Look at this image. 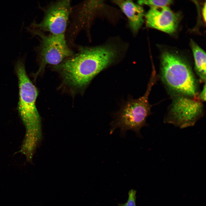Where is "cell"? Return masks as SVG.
I'll use <instances>...</instances> for the list:
<instances>
[{"instance_id": "5", "label": "cell", "mask_w": 206, "mask_h": 206, "mask_svg": "<svg viewBox=\"0 0 206 206\" xmlns=\"http://www.w3.org/2000/svg\"><path fill=\"white\" fill-rule=\"evenodd\" d=\"M180 95L174 99L164 119L165 123L181 128L193 126L203 115V106L197 97Z\"/></svg>"}, {"instance_id": "11", "label": "cell", "mask_w": 206, "mask_h": 206, "mask_svg": "<svg viewBox=\"0 0 206 206\" xmlns=\"http://www.w3.org/2000/svg\"><path fill=\"white\" fill-rule=\"evenodd\" d=\"M190 44L194 58L196 71L201 80L205 82L206 80L205 52L193 40L191 41Z\"/></svg>"}, {"instance_id": "6", "label": "cell", "mask_w": 206, "mask_h": 206, "mask_svg": "<svg viewBox=\"0 0 206 206\" xmlns=\"http://www.w3.org/2000/svg\"><path fill=\"white\" fill-rule=\"evenodd\" d=\"M35 33L41 39L40 52L41 61L37 74L47 65L57 66L73 55L67 43L65 34L46 35L41 32Z\"/></svg>"}, {"instance_id": "10", "label": "cell", "mask_w": 206, "mask_h": 206, "mask_svg": "<svg viewBox=\"0 0 206 206\" xmlns=\"http://www.w3.org/2000/svg\"><path fill=\"white\" fill-rule=\"evenodd\" d=\"M98 3L96 1H89L84 3L79 8L72 25V34L74 35L85 27L91 19L92 15Z\"/></svg>"}, {"instance_id": "12", "label": "cell", "mask_w": 206, "mask_h": 206, "mask_svg": "<svg viewBox=\"0 0 206 206\" xmlns=\"http://www.w3.org/2000/svg\"><path fill=\"white\" fill-rule=\"evenodd\" d=\"M172 2L171 0H139L138 1V5H150L151 7H164L170 5Z\"/></svg>"}, {"instance_id": "15", "label": "cell", "mask_w": 206, "mask_h": 206, "mask_svg": "<svg viewBox=\"0 0 206 206\" xmlns=\"http://www.w3.org/2000/svg\"><path fill=\"white\" fill-rule=\"evenodd\" d=\"M202 14L203 16L204 20L205 22L206 21V3H205V4L203 6L202 10Z\"/></svg>"}, {"instance_id": "3", "label": "cell", "mask_w": 206, "mask_h": 206, "mask_svg": "<svg viewBox=\"0 0 206 206\" xmlns=\"http://www.w3.org/2000/svg\"><path fill=\"white\" fill-rule=\"evenodd\" d=\"M162 80L170 88L181 95L191 97L197 94L196 80L190 67L179 55L168 51L161 57Z\"/></svg>"}, {"instance_id": "8", "label": "cell", "mask_w": 206, "mask_h": 206, "mask_svg": "<svg viewBox=\"0 0 206 206\" xmlns=\"http://www.w3.org/2000/svg\"><path fill=\"white\" fill-rule=\"evenodd\" d=\"M147 26L168 33L176 29L180 15L167 6L151 7L145 15Z\"/></svg>"}, {"instance_id": "4", "label": "cell", "mask_w": 206, "mask_h": 206, "mask_svg": "<svg viewBox=\"0 0 206 206\" xmlns=\"http://www.w3.org/2000/svg\"><path fill=\"white\" fill-rule=\"evenodd\" d=\"M15 69L19 87L18 111L27 128V132L33 131V126H39L40 122L36 100L38 91L28 76L22 60L16 62Z\"/></svg>"}, {"instance_id": "14", "label": "cell", "mask_w": 206, "mask_h": 206, "mask_svg": "<svg viewBox=\"0 0 206 206\" xmlns=\"http://www.w3.org/2000/svg\"><path fill=\"white\" fill-rule=\"evenodd\" d=\"M197 98L201 101L206 100V86L205 83L204 86L203 90L199 95L197 96Z\"/></svg>"}, {"instance_id": "2", "label": "cell", "mask_w": 206, "mask_h": 206, "mask_svg": "<svg viewBox=\"0 0 206 206\" xmlns=\"http://www.w3.org/2000/svg\"><path fill=\"white\" fill-rule=\"evenodd\" d=\"M156 78V71L153 69L145 93L139 98L130 99L126 102L111 123L110 134L119 128L122 135H124L127 131L131 130L141 136L140 130L147 126L146 120L151 114L148 98Z\"/></svg>"}, {"instance_id": "1", "label": "cell", "mask_w": 206, "mask_h": 206, "mask_svg": "<svg viewBox=\"0 0 206 206\" xmlns=\"http://www.w3.org/2000/svg\"><path fill=\"white\" fill-rule=\"evenodd\" d=\"M117 54L110 46L81 47L76 54L64 60L55 68L70 86L82 88L98 73L111 64Z\"/></svg>"}, {"instance_id": "13", "label": "cell", "mask_w": 206, "mask_h": 206, "mask_svg": "<svg viewBox=\"0 0 206 206\" xmlns=\"http://www.w3.org/2000/svg\"><path fill=\"white\" fill-rule=\"evenodd\" d=\"M128 199L125 203L120 205V206H136V191L132 189L128 192Z\"/></svg>"}, {"instance_id": "7", "label": "cell", "mask_w": 206, "mask_h": 206, "mask_svg": "<svg viewBox=\"0 0 206 206\" xmlns=\"http://www.w3.org/2000/svg\"><path fill=\"white\" fill-rule=\"evenodd\" d=\"M71 11L70 1H58L49 6L42 21L35 25L51 34H65Z\"/></svg>"}, {"instance_id": "9", "label": "cell", "mask_w": 206, "mask_h": 206, "mask_svg": "<svg viewBox=\"0 0 206 206\" xmlns=\"http://www.w3.org/2000/svg\"><path fill=\"white\" fill-rule=\"evenodd\" d=\"M114 2L127 17L133 31L137 32L143 23L144 13L143 8L130 0H117Z\"/></svg>"}]
</instances>
